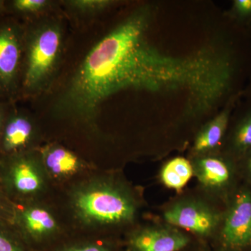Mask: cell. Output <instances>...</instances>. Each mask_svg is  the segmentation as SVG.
<instances>
[{"label": "cell", "mask_w": 251, "mask_h": 251, "mask_svg": "<svg viewBox=\"0 0 251 251\" xmlns=\"http://www.w3.org/2000/svg\"><path fill=\"white\" fill-rule=\"evenodd\" d=\"M24 36L16 23L0 22V95L11 96L20 89Z\"/></svg>", "instance_id": "52a82bcc"}, {"label": "cell", "mask_w": 251, "mask_h": 251, "mask_svg": "<svg viewBox=\"0 0 251 251\" xmlns=\"http://www.w3.org/2000/svg\"><path fill=\"white\" fill-rule=\"evenodd\" d=\"M74 204L82 219L99 224L129 223L134 219L137 210L136 203L130 193L110 183L81 191Z\"/></svg>", "instance_id": "7a4b0ae2"}, {"label": "cell", "mask_w": 251, "mask_h": 251, "mask_svg": "<svg viewBox=\"0 0 251 251\" xmlns=\"http://www.w3.org/2000/svg\"><path fill=\"white\" fill-rule=\"evenodd\" d=\"M233 16L238 21L248 22L251 19V0H235L234 1Z\"/></svg>", "instance_id": "d6986e66"}, {"label": "cell", "mask_w": 251, "mask_h": 251, "mask_svg": "<svg viewBox=\"0 0 251 251\" xmlns=\"http://www.w3.org/2000/svg\"><path fill=\"white\" fill-rule=\"evenodd\" d=\"M66 3L75 11L90 14L105 9L111 4L112 1L107 0H72L66 1Z\"/></svg>", "instance_id": "e0dca14e"}, {"label": "cell", "mask_w": 251, "mask_h": 251, "mask_svg": "<svg viewBox=\"0 0 251 251\" xmlns=\"http://www.w3.org/2000/svg\"><path fill=\"white\" fill-rule=\"evenodd\" d=\"M58 26L46 25L24 36V52L20 89L25 94L39 88L49 78L58 59L62 45Z\"/></svg>", "instance_id": "3957f363"}, {"label": "cell", "mask_w": 251, "mask_h": 251, "mask_svg": "<svg viewBox=\"0 0 251 251\" xmlns=\"http://www.w3.org/2000/svg\"><path fill=\"white\" fill-rule=\"evenodd\" d=\"M207 251H209V250H208V249H207Z\"/></svg>", "instance_id": "484cf974"}, {"label": "cell", "mask_w": 251, "mask_h": 251, "mask_svg": "<svg viewBox=\"0 0 251 251\" xmlns=\"http://www.w3.org/2000/svg\"><path fill=\"white\" fill-rule=\"evenodd\" d=\"M148 20L145 12L134 13L89 51L56 103L59 115L89 120L105 99L126 89H184L192 96L203 90L205 58L162 53L147 40Z\"/></svg>", "instance_id": "6da1fadb"}, {"label": "cell", "mask_w": 251, "mask_h": 251, "mask_svg": "<svg viewBox=\"0 0 251 251\" xmlns=\"http://www.w3.org/2000/svg\"><path fill=\"white\" fill-rule=\"evenodd\" d=\"M122 244L110 240L86 241L65 244L52 251H122Z\"/></svg>", "instance_id": "9a60e30c"}, {"label": "cell", "mask_w": 251, "mask_h": 251, "mask_svg": "<svg viewBox=\"0 0 251 251\" xmlns=\"http://www.w3.org/2000/svg\"><path fill=\"white\" fill-rule=\"evenodd\" d=\"M192 166L201 187L222 201L225 206L242 183L237 161L226 153L198 156Z\"/></svg>", "instance_id": "8992f818"}, {"label": "cell", "mask_w": 251, "mask_h": 251, "mask_svg": "<svg viewBox=\"0 0 251 251\" xmlns=\"http://www.w3.org/2000/svg\"><path fill=\"white\" fill-rule=\"evenodd\" d=\"M193 176L192 163L184 157H176L162 168L160 178L167 188L181 191Z\"/></svg>", "instance_id": "4fadbf2b"}, {"label": "cell", "mask_w": 251, "mask_h": 251, "mask_svg": "<svg viewBox=\"0 0 251 251\" xmlns=\"http://www.w3.org/2000/svg\"><path fill=\"white\" fill-rule=\"evenodd\" d=\"M7 2L4 0H0V17L7 14Z\"/></svg>", "instance_id": "7402d4cb"}, {"label": "cell", "mask_w": 251, "mask_h": 251, "mask_svg": "<svg viewBox=\"0 0 251 251\" xmlns=\"http://www.w3.org/2000/svg\"><path fill=\"white\" fill-rule=\"evenodd\" d=\"M7 109V107L4 104L0 103V132H1V126L4 121L5 115L8 111Z\"/></svg>", "instance_id": "44dd1931"}, {"label": "cell", "mask_w": 251, "mask_h": 251, "mask_svg": "<svg viewBox=\"0 0 251 251\" xmlns=\"http://www.w3.org/2000/svg\"><path fill=\"white\" fill-rule=\"evenodd\" d=\"M16 207L0 188V223L14 225Z\"/></svg>", "instance_id": "ac0fdd59"}, {"label": "cell", "mask_w": 251, "mask_h": 251, "mask_svg": "<svg viewBox=\"0 0 251 251\" xmlns=\"http://www.w3.org/2000/svg\"><path fill=\"white\" fill-rule=\"evenodd\" d=\"M239 96L240 94H238L229 99L224 110L198 133L193 148L198 156H205L206 153L215 150L224 143L227 137L232 111Z\"/></svg>", "instance_id": "30bf717a"}, {"label": "cell", "mask_w": 251, "mask_h": 251, "mask_svg": "<svg viewBox=\"0 0 251 251\" xmlns=\"http://www.w3.org/2000/svg\"><path fill=\"white\" fill-rule=\"evenodd\" d=\"M126 251V250H125V251Z\"/></svg>", "instance_id": "4316f807"}, {"label": "cell", "mask_w": 251, "mask_h": 251, "mask_svg": "<svg viewBox=\"0 0 251 251\" xmlns=\"http://www.w3.org/2000/svg\"><path fill=\"white\" fill-rule=\"evenodd\" d=\"M125 245L127 251H189L204 248L191 234L166 223L137 229Z\"/></svg>", "instance_id": "ba28073f"}, {"label": "cell", "mask_w": 251, "mask_h": 251, "mask_svg": "<svg viewBox=\"0 0 251 251\" xmlns=\"http://www.w3.org/2000/svg\"><path fill=\"white\" fill-rule=\"evenodd\" d=\"M224 211L198 198H183L168 206L163 217L166 224L191 234L207 249L206 242H214L217 235Z\"/></svg>", "instance_id": "277c9868"}, {"label": "cell", "mask_w": 251, "mask_h": 251, "mask_svg": "<svg viewBox=\"0 0 251 251\" xmlns=\"http://www.w3.org/2000/svg\"><path fill=\"white\" fill-rule=\"evenodd\" d=\"M247 23H248V25H249V27H250L251 31V19L250 20V21H248Z\"/></svg>", "instance_id": "cb8c5ba5"}, {"label": "cell", "mask_w": 251, "mask_h": 251, "mask_svg": "<svg viewBox=\"0 0 251 251\" xmlns=\"http://www.w3.org/2000/svg\"><path fill=\"white\" fill-rule=\"evenodd\" d=\"M241 179L251 188V151L237 161Z\"/></svg>", "instance_id": "ffe728a7"}, {"label": "cell", "mask_w": 251, "mask_h": 251, "mask_svg": "<svg viewBox=\"0 0 251 251\" xmlns=\"http://www.w3.org/2000/svg\"><path fill=\"white\" fill-rule=\"evenodd\" d=\"M228 133L226 153L238 161L251 151V103L234 119Z\"/></svg>", "instance_id": "8fae6325"}, {"label": "cell", "mask_w": 251, "mask_h": 251, "mask_svg": "<svg viewBox=\"0 0 251 251\" xmlns=\"http://www.w3.org/2000/svg\"><path fill=\"white\" fill-rule=\"evenodd\" d=\"M210 251H251V188L244 183L225 206Z\"/></svg>", "instance_id": "5b68a950"}, {"label": "cell", "mask_w": 251, "mask_h": 251, "mask_svg": "<svg viewBox=\"0 0 251 251\" xmlns=\"http://www.w3.org/2000/svg\"><path fill=\"white\" fill-rule=\"evenodd\" d=\"M33 133L34 126L26 114L7 111L0 132V158L26 151Z\"/></svg>", "instance_id": "9c48e42d"}, {"label": "cell", "mask_w": 251, "mask_h": 251, "mask_svg": "<svg viewBox=\"0 0 251 251\" xmlns=\"http://www.w3.org/2000/svg\"><path fill=\"white\" fill-rule=\"evenodd\" d=\"M46 167L55 176H67L80 168V161L74 153L61 147H50L43 152Z\"/></svg>", "instance_id": "7c38bea8"}, {"label": "cell", "mask_w": 251, "mask_h": 251, "mask_svg": "<svg viewBox=\"0 0 251 251\" xmlns=\"http://www.w3.org/2000/svg\"><path fill=\"white\" fill-rule=\"evenodd\" d=\"M6 2L8 13L12 11L14 14L23 15L37 13L45 9L49 4L46 0H14Z\"/></svg>", "instance_id": "2e32d148"}, {"label": "cell", "mask_w": 251, "mask_h": 251, "mask_svg": "<svg viewBox=\"0 0 251 251\" xmlns=\"http://www.w3.org/2000/svg\"><path fill=\"white\" fill-rule=\"evenodd\" d=\"M249 94H250V95L251 97V87L250 90H249Z\"/></svg>", "instance_id": "d4e9b609"}, {"label": "cell", "mask_w": 251, "mask_h": 251, "mask_svg": "<svg viewBox=\"0 0 251 251\" xmlns=\"http://www.w3.org/2000/svg\"><path fill=\"white\" fill-rule=\"evenodd\" d=\"M189 251H208L207 249H204V248H201V249H194V250H191Z\"/></svg>", "instance_id": "603a6c76"}, {"label": "cell", "mask_w": 251, "mask_h": 251, "mask_svg": "<svg viewBox=\"0 0 251 251\" xmlns=\"http://www.w3.org/2000/svg\"><path fill=\"white\" fill-rule=\"evenodd\" d=\"M0 251H31L14 225L0 223Z\"/></svg>", "instance_id": "5bb4252c"}]
</instances>
